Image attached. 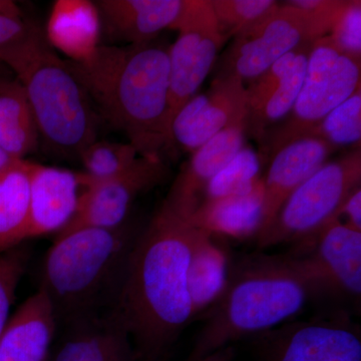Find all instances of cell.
I'll return each mask as SVG.
<instances>
[{
	"instance_id": "cell-1",
	"label": "cell",
	"mask_w": 361,
	"mask_h": 361,
	"mask_svg": "<svg viewBox=\"0 0 361 361\" xmlns=\"http://www.w3.org/2000/svg\"><path fill=\"white\" fill-rule=\"evenodd\" d=\"M196 230L163 202L137 236L114 307L137 358L155 360L193 320L188 270Z\"/></svg>"
},
{
	"instance_id": "cell-2",
	"label": "cell",
	"mask_w": 361,
	"mask_h": 361,
	"mask_svg": "<svg viewBox=\"0 0 361 361\" xmlns=\"http://www.w3.org/2000/svg\"><path fill=\"white\" fill-rule=\"evenodd\" d=\"M169 49L101 44L82 63L68 61L97 116L122 133L140 157L163 159L172 149L169 123Z\"/></svg>"
},
{
	"instance_id": "cell-3",
	"label": "cell",
	"mask_w": 361,
	"mask_h": 361,
	"mask_svg": "<svg viewBox=\"0 0 361 361\" xmlns=\"http://www.w3.org/2000/svg\"><path fill=\"white\" fill-rule=\"evenodd\" d=\"M315 296L310 279L289 254L244 258L233 264L224 292L206 313L189 361L295 319Z\"/></svg>"
},
{
	"instance_id": "cell-4",
	"label": "cell",
	"mask_w": 361,
	"mask_h": 361,
	"mask_svg": "<svg viewBox=\"0 0 361 361\" xmlns=\"http://www.w3.org/2000/svg\"><path fill=\"white\" fill-rule=\"evenodd\" d=\"M0 63L25 89L39 135L51 149L78 157L97 141L99 116L42 28L28 23L20 39L0 47Z\"/></svg>"
},
{
	"instance_id": "cell-5",
	"label": "cell",
	"mask_w": 361,
	"mask_h": 361,
	"mask_svg": "<svg viewBox=\"0 0 361 361\" xmlns=\"http://www.w3.org/2000/svg\"><path fill=\"white\" fill-rule=\"evenodd\" d=\"M140 234V233H139ZM139 234L118 228H80L58 235L45 255L40 288L54 308L56 324L114 310L126 268Z\"/></svg>"
},
{
	"instance_id": "cell-6",
	"label": "cell",
	"mask_w": 361,
	"mask_h": 361,
	"mask_svg": "<svg viewBox=\"0 0 361 361\" xmlns=\"http://www.w3.org/2000/svg\"><path fill=\"white\" fill-rule=\"evenodd\" d=\"M361 184L360 146L327 161L282 204L269 225L255 237L258 248L299 243L314 236L334 218Z\"/></svg>"
},
{
	"instance_id": "cell-7",
	"label": "cell",
	"mask_w": 361,
	"mask_h": 361,
	"mask_svg": "<svg viewBox=\"0 0 361 361\" xmlns=\"http://www.w3.org/2000/svg\"><path fill=\"white\" fill-rule=\"evenodd\" d=\"M361 58L344 54L330 35L313 42L302 87L291 113L270 130L261 146L269 160L278 149L315 127L330 111L360 89Z\"/></svg>"
},
{
	"instance_id": "cell-8",
	"label": "cell",
	"mask_w": 361,
	"mask_h": 361,
	"mask_svg": "<svg viewBox=\"0 0 361 361\" xmlns=\"http://www.w3.org/2000/svg\"><path fill=\"white\" fill-rule=\"evenodd\" d=\"M338 18L283 2L259 25L234 37L221 58L217 75L250 82L285 54L329 35Z\"/></svg>"
},
{
	"instance_id": "cell-9",
	"label": "cell",
	"mask_w": 361,
	"mask_h": 361,
	"mask_svg": "<svg viewBox=\"0 0 361 361\" xmlns=\"http://www.w3.org/2000/svg\"><path fill=\"white\" fill-rule=\"evenodd\" d=\"M251 338L259 361H361L360 326L342 308Z\"/></svg>"
},
{
	"instance_id": "cell-10",
	"label": "cell",
	"mask_w": 361,
	"mask_h": 361,
	"mask_svg": "<svg viewBox=\"0 0 361 361\" xmlns=\"http://www.w3.org/2000/svg\"><path fill=\"white\" fill-rule=\"evenodd\" d=\"M173 30H177L178 37L168 52L170 128L176 114L197 94L212 71L221 47L227 42L219 32L209 0H185L184 9Z\"/></svg>"
},
{
	"instance_id": "cell-11",
	"label": "cell",
	"mask_w": 361,
	"mask_h": 361,
	"mask_svg": "<svg viewBox=\"0 0 361 361\" xmlns=\"http://www.w3.org/2000/svg\"><path fill=\"white\" fill-rule=\"evenodd\" d=\"M288 254L310 279L316 296L360 305L361 232L334 218Z\"/></svg>"
},
{
	"instance_id": "cell-12",
	"label": "cell",
	"mask_w": 361,
	"mask_h": 361,
	"mask_svg": "<svg viewBox=\"0 0 361 361\" xmlns=\"http://www.w3.org/2000/svg\"><path fill=\"white\" fill-rule=\"evenodd\" d=\"M82 192L77 213L59 234L80 228H118L125 224L133 203L140 195L158 187L169 176L161 159L137 157L121 174L102 180L85 179L80 173Z\"/></svg>"
},
{
	"instance_id": "cell-13",
	"label": "cell",
	"mask_w": 361,
	"mask_h": 361,
	"mask_svg": "<svg viewBox=\"0 0 361 361\" xmlns=\"http://www.w3.org/2000/svg\"><path fill=\"white\" fill-rule=\"evenodd\" d=\"M245 82L231 75H217L209 90L195 94L171 123L172 148L193 153L226 128L247 120Z\"/></svg>"
},
{
	"instance_id": "cell-14",
	"label": "cell",
	"mask_w": 361,
	"mask_h": 361,
	"mask_svg": "<svg viewBox=\"0 0 361 361\" xmlns=\"http://www.w3.org/2000/svg\"><path fill=\"white\" fill-rule=\"evenodd\" d=\"M247 120L226 128L193 152L173 183L165 202L188 219L198 210L211 180L245 147Z\"/></svg>"
},
{
	"instance_id": "cell-15",
	"label": "cell",
	"mask_w": 361,
	"mask_h": 361,
	"mask_svg": "<svg viewBox=\"0 0 361 361\" xmlns=\"http://www.w3.org/2000/svg\"><path fill=\"white\" fill-rule=\"evenodd\" d=\"M336 151L318 137H301L271 155L267 174L263 178L262 225L258 233L270 224L289 195L327 163Z\"/></svg>"
},
{
	"instance_id": "cell-16",
	"label": "cell",
	"mask_w": 361,
	"mask_h": 361,
	"mask_svg": "<svg viewBox=\"0 0 361 361\" xmlns=\"http://www.w3.org/2000/svg\"><path fill=\"white\" fill-rule=\"evenodd\" d=\"M82 192L80 173L32 161L30 238L63 231L77 213Z\"/></svg>"
},
{
	"instance_id": "cell-17",
	"label": "cell",
	"mask_w": 361,
	"mask_h": 361,
	"mask_svg": "<svg viewBox=\"0 0 361 361\" xmlns=\"http://www.w3.org/2000/svg\"><path fill=\"white\" fill-rule=\"evenodd\" d=\"M102 32L128 44L154 42L163 30H173L185 0H97Z\"/></svg>"
},
{
	"instance_id": "cell-18",
	"label": "cell",
	"mask_w": 361,
	"mask_h": 361,
	"mask_svg": "<svg viewBox=\"0 0 361 361\" xmlns=\"http://www.w3.org/2000/svg\"><path fill=\"white\" fill-rule=\"evenodd\" d=\"M66 337L54 361H137L129 334L115 311L66 323Z\"/></svg>"
},
{
	"instance_id": "cell-19",
	"label": "cell",
	"mask_w": 361,
	"mask_h": 361,
	"mask_svg": "<svg viewBox=\"0 0 361 361\" xmlns=\"http://www.w3.org/2000/svg\"><path fill=\"white\" fill-rule=\"evenodd\" d=\"M56 327L51 300L39 288L7 323L0 337V361H44Z\"/></svg>"
},
{
	"instance_id": "cell-20",
	"label": "cell",
	"mask_w": 361,
	"mask_h": 361,
	"mask_svg": "<svg viewBox=\"0 0 361 361\" xmlns=\"http://www.w3.org/2000/svg\"><path fill=\"white\" fill-rule=\"evenodd\" d=\"M44 35L52 49L65 54L68 61H87L101 45V16L96 4L89 0L54 2Z\"/></svg>"
},
{
	"instance_id": "cell-21",
	"label": "cell",
	"mask_w": 361,
	"mask_h": 361,
	"mask_svg": "<svg viewBox=\"0 0 361 361\" xmlns=\"http://www.w3.org/2000/svg\"><path fill=\"white\" fill-rule=\"evenodd\" d=\"M217 235L197 226L188 270L193 320L205 315L222 295L233 263Z\"/></svg>"
},
{
	"instance_id": "cell-22",
	"label": "cell",
	"mask_w": 361,
	"mask_h": 361,
	"mask_svg": "<svg viewBox=\"0 0 361 361\" xmlns=\"http://www.w3.org/2000/svg\"><path fill=\"white\" fill-rule=\"evenodd\" d=\"M263 182L251 193L202 203L191 222L217 236L255 238L262 225Z\"/></svg>"
},
{
	"instance_id": "cell-23",
	"label": "cell",
	"mask_w": 361,
	"mask_h": 361,
	"mask_svg": "<svg viewBox=\"0 0 361 361\" xmlns=\"http://www.w3.org/2000/svg\"><path fill=\"white\" fill-rule=\"evenodd\" d=\"M30 165L13 159L0 172V251L30 239Z\"/></svg>"
},
{
	"instance_id": "cell-24",
	"label": "cell",
	"mask_w": 361,
	"mask_h": 361,
	"mask_svg": "<svg viewBox=\"0 0 361 361\" xmlns=\"http://www.w3.org/2000/svg\"><path fill=\"white\" fill-rule=\"evenodd\" d=\"M39 132L32 106L16 78L0 80V149L11 159H25L37 148Z\"/></svg>"
},
{
	"instance_id": "cell-25",
	"label": "cell",
	"mask_w": 361,
	"mask_h": 361,
	"mask_svg": "<svg viewBox=\"0 0 361 361\" xmlns=\"http://www.w3.org/2000/svg\"><path fill=\"white\" fill-rule=\"evenodd\" d=\"M311 47L312 45L303 52L283 82L271 92L257 110L247 116V134L257 142L260 148L268 133L291 113L302 87Z\"/></svg>"
},
{
	"instance_id": "cell-26",
	"label": "cell",
	"mask_w": 361,
	"mask_h": 361,
	"mask_svg": "<svg viewBox=\"0 0 361 361\" xmlns=\"http://www.w3.org/2000/svg\"><path fill=\"white\" fill-rule=\"evenodd\" d=\"M261 163L262 158L259 154L249 147H244L211 180L204 192L202 203L251 193L263 182Z\"/></svg>"
},
{
	"instance_id": "cell-27",
	"label": "cell",
	"mask_w": 361,
	"mask_h": 361,
	"mask_svg": "<svg viewBox=\"0 0 361 361\" xmlns=\"http://www.w3.org/2000/svg\"><path fill=\"white\" fill-rule=\"evenodd\" d=\"M302 137H318L337 149L353 145L360 146L361 87Z\"/></svg>"
},
{
	"instance_id": "cell-28",
	"label": "cell",
	"mask_w": 361,
	"mask_h": 361,
	"mask_svg": "<svg viewBox=\"0 0 361 361\" xmlns=\"http://www.w3.org/2000/svg\"><path fill=\"white\" fill-rule=\"evenodd\" d=\"M226 40L259 25L279 6L275 0H209Z\"/></svg>"
},
{
	"instance_id": "cell-29",
	"label": "cell",
	"mask_w": 361,
	"mask_h": 361,
	"mask_svg": "<svg viewBox=\"0 0 361 361\" xmlns=\"http://www.w3.org/2000/svg\"><path fill=\"white\" fill-rule=\"evenodd\" d=\"M85 179H109L129 169L139 154L129 142L94 141L80 152Z\"/></svg>"
},
{
	"instance_id": "cell-30",
	"label": "cell",
	"mask_w": 361,
	"mask_h": 361,
	"mask_svg": "<svg viewBox=\"0 0 361 361\" xmlns=\"http://www.w3.org/2000/svg\"><path fill=\"white\" fill-rule=\"evenodd\" d=\"M312 44L301 45L294 51L285 54L264 73H261L258 78L249 82L250 85L246 87L248 115L252 111L257 110L271 92H274L278 85L283 82L284 78L290 73L297 61L302 56L303 52L310 49Z\"/></svg>"
},
{
	"instance_id": "cell-31",
	"label": "cell",
	"mask_w": 361,
	"mask_h": 361,
	"mask_svg": "<svg viewBox=\"0 0 361 361\" xmlns=\"http://www.w3.org/2000/svg\"><path fill=\"white\" fill-rule=\"evenodd\" d=\"M26 262V254L20 251L0 256V337L11 319L9 313Z\"/></svg>"
},
{
	"instance_id": "cell-32",
	"label": "cell",
	"mask_w": 361,
	"mask_h": 361,
	"mask_svg": "<svg viewBox=\"0 0 361 361\" xmlns=\"http://www.w3.org/2000/svg\"><path fill=\"white\" fill-rule=\"evenodd\" d=\"M337 47L349 56L361 58V1L349 0L329 35Z\"/></svg>"
},
{
	"instance_id": "cell-33",
	"label": "cell",
	"mask_w": 361,
	"mask_h": 361,
	"mask_svg": "<svg viewBox=\"0 0 361 361\" xmlns=\"http://www.w3.org/2000/svg\"><path fill=\"white\" fill-rule=\"evenodd\" d=\"M345 218L344 224L361 232V187H358L353 192L338 212V219Z\"/></svg>"
},
{
	"instance_id": "cell-34",
	"label": "cell",
	"mask_w": 361,
	"mask_h": 361,
	"mask_svg": "<svg viewBox=\"0 0 361 361\" xmlns=\"http://www.w3.org/2000/svg\"><path fill=\"white\" fill-rule=\"evenodd\" d=\"M28 21L0 18V47L20 39L27 28Z\"/></svg>"
},
{
	"instance_id": "cell-35",
	"label": "cell",
	"mask_w": 361,
	"mask_h": 361,
	"mask_svg": "<svg viewBox=\"0 0 361 361\" xmlns=\"http://www.w3.org/2000/svg\"><path fill=\"white\" fill-rule=\"evenodd\" d=\"M0 18L23 20V13L16 2L11 0H0Z\"/></svg>"
},
{
	"instance_id": "cell-36",
	"label": "cell",
	"mask_w": 361,
	"mask_h": 361,
	"mask_svg": "<svg viewBox=\"0 0 361 361\" xmlns=\"http://www.w3.org/2000/svg\"><path fill=\"white\" fill-rule=\"evenodd\" d=\"M235 355H236V351L234 346L228 345L198 361H233Z\"/></svg>"
},
{
	"instance_id": "cell-37",
	"label": "cell",
	"mask_w": 361,
	"mask_h": 361,
	"mask_svg": "<svg viewBox=\"0 0 361 361\" xmlns=\"http://www.w3.org/2000/svg\"><path fill=\"white\" fill-rule=\"evenodd\" d=\"M13 160V159H11V157L7 155L6 152H4L0 149V172H1V171L4 170V169L6 168V166Z\"/></svg>"
},
{
	"instance_id": "cell-38",
	"label": "cell",
	"mask_w": 361,
	"mask_h": 361,
	"mask_svg": "<svg viewBox=\"0 0 361 361\" xmlns=\"http://www.w3.org/2000/svg\"><path fill=\"white\" fill-rule=\"evenodd\" d=\"M6 77V75H4V73H2V71L1 70H0V80H1L2 78H4Z\"/></svg>"
}]
</instances>
